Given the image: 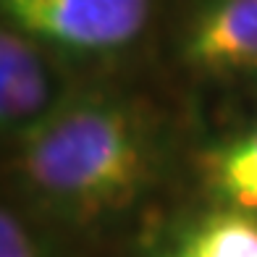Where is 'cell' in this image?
<instances>
[{"label":"cell","mask_w":257,"mask_h":257,"mask_svg":"<svg viewBox=\"0 0 257 257\" xmlns=\"http://www.w3.org/2000/svg\"><path fill=\"white\" fill-rule=\"evenodd\" d=\"M14 150V173L29 200L71 223H95L132 207L155 184L166 132L145 100L81 89Z\"/></svg>","instance_id":"cell-1"},{"label":"cell","mask_w":257,"mask_h":257,"mask_svg":"<svg viewBox=\"0 0 257 257\" xmlns=\"http://www.w3.org/2000/svg\"><path fill=\"white\" fill-rule=\"evenodd\" d=\"M3 24L68 61H105L145 40L155 0H0Z\"/></svg>","instance_id":"cell-2"},{"label":"cell","mask_w":257,"mask_h":257,"mask_svg":"<svg viewBox=\"0 0 257 257\" xmlns=\"http://www.w3.org/2000/svg\"><path fill=\"white\" fill-rule=\"evenodd\" d=\"M74 61L14 27L0 29V132L19 147L79 95Z\"/></svg>","instance_id":"cell-3"},{"label":"cell","mask_w":257,"mask_h":257,"mask_svg":"<svg viewBox=\"0 0 257 257\" xmlns=\"http://www.w3.org/2000/svg\"><path fill=\"white\" fill-rule=\"evenodd\" d=\"M176 61L202 79L257 74V0H184L173 32Z\"/></svg>","instance_id":"cell-4"},{"label":"cell","mask_w":257,"mask_h":257,"mask_svg":"<svg viewBox=\"0 0 257 257\" xmlns=\"http://www.w3.org/2000/svg\"><path fill=\"white\" fill-rule=\"evenodd\" d=\"M200 176L228 210L257 215V118L205 150Z\"/></svg>","instance_id":"cell-5"},{"label":"cell","mask_w":257,"mask_h":257,"mask_svg":"<svg viewBox=\"0 0 257 257\" xmlns=\"http://www.w3.org/2000/svg\"><path fill=\"white\" fill-rule=\"evenodd\" d=\"M176 257H257V215L220 210L186 236Z\"/></svg>","instance_id":"cell-6"},{"label":"cell","mask_w":257,"mask_h":257,"mask_svg":"<svg viewBox=\"0 0 257 257\" xmlns=\"http://www.w3.org/2000/svg\"><path fill=\"white\" fill-rule=\"evenodd\" d=\"M0 257H40L32 233L8 207H3V215H0Z\"/></svg>","instance_id":"cell-7"}]
</instances>
